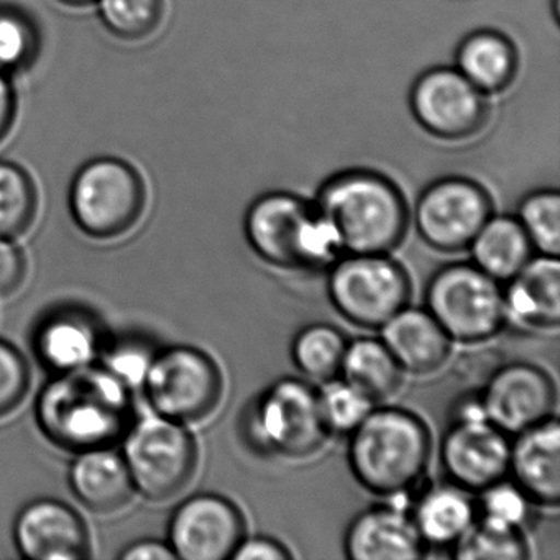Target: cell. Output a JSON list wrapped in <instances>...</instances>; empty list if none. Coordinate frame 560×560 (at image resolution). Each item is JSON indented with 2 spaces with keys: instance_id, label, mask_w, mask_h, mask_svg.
Returning <instances> with one entry per match:
<instances>
[{
  "instance_id": "cell-17",
  "label": "cell",
  "mask_w": 560,
  "mask_h": 560,
  "mask_svg": "<svg viewBox=\"0 0 560 560\" xmlns=\"http://www.w3.org/2000/svg\"><path fill=\"white\" fill-rule=\"evenodd\" d=\"M508 478L534 506H559L560 425L556 416L514 435Z\"/></svg>"
},
{
  "instance_id": "cell-10",
  "label": "cell",
  "mask_w": 560,
  "mask_h": 560,
  "mask_svg": "<svg viewBox=\"0 0 560 560\" xmlns=\"http://www.w3.org/2000/svg\"><path fill=\"white\" fill-rule=\"evenodd\" d=\"M493 215V199L474 179L448 176L431 183L416 201V232L432 250L454 255L467 252Z\"/></svg>"
},
{
  "instance_id": "cell-19",
  "label": "cell",
  "mask_w": 560,
  "mask_h": 560,
  "mask_svg": "<svg viewBox=\"0 0 560 560\" xmlns=\"http://www.w3.org/2000/svg\"><path fill=\"white\" fill-rule=\"evenodd\" d=\"M343 552L352 560H418L428 556L408 513L396 506H375L350 521Z\"/></svg>"
},
{
  "instance_id": "cell-33",
  "label": "cell",
  "mask_w": 560,
  "mask_h": 560,
  "mask_svg": "<svg viewBox=\"0 0 560 560\" xmlns=\"http://www.w3.org/2000/svg\"><path fill=\"white\" fill-rule=\"evenodd\" d=\"M40 50L37 25L25 12L0 8V71L18 73L34 63Z\"/></svg>"
},
{
  "instance_id": "cell-12",
  "label": "cell",
  "mask_w": 560,
  "mask_h": 560,
  "mask_svg": "<svg viewBox=\"0 0 560 560\" xmlns=\"http://www.w3.org/2000/svg\"><path fill=\"white\" fill-rule=\"evenodd\" d=\"M237 504L218 493H196L170 517L168 544L176 559L228 560L245 537Z\"/></svg>"
},
{
  "instance_id": "cell-4",
  "label": "cell",
  "mask_w": 560,
  "mask_h": 560,
  "mask_svg": "<svg viewBox=\"0 0 560 560\" xmlns=\"http://www.w3.org/2000/svg\"><path fill=\"white\" fill-rule=\"evenodd\" d=\"M242 442L261 457L304 460L326 444L316 389L301 378H284L261 389L238 418Z\"/></svg>"
},
{
  "instance_id": "cell-14",
  "label": "cell",
  "mask_w": 560,
  "mask_h": 560,
  "mask_svg": "<svg viewBox=\"0 0 560 560\" xmlns=\"http://www.w3.org/2000/svg\"><path fill=\"white\" fill-rule=\"evenodd\" d=\"M510 435L488 419L452 421L441 441V464L451 483L471 494L506 480Z\"/></svg>"
},
{
  "instance_id": "cell-28",
  "label": "cell",
  "mask_w": 560,
  "mask_h": 560,
  "mask_svg": "<svg viewBox=\"0 0 560 560\" xmlns=\"http://www.w3.org/2000/svg\"><path fill=\"white\" fill-rule=\"evenodd\" d=\"M38 192L22 166L0 162V237L24 235L37 218Z\"/></svg>"
},
{
  "instance_id": "cell-15",
  "label": "cell",
  "mask_w": 560,
  "mask_h": 560,
  "mask_svg": "<svg viewBox=\"0 0 560 560\" xmlns=\"http://www.w3.org/2000/svg\"><path fill=\"white\" fill-rule=\"evenodd\" d=\"M313 212V206L293 192H267L245 212V241L265 264L301 270V238Z\"/></svg>"
},
{
  "instance_id": "cell-6",
  "label": "cell",
  "mask_w": 560,
  "mask_h": 560,
  "mask_svg": "<svg viewBox=\"0 0 560 560\" xmlns=\"http://www.w3.org/2000/svg\"><path fill=\"white\" fill-rule=\"evenodd\" d=\"M425 310L452 342L481 343L506 320L503 284L468 261L439 268L425 287Z\"/></svg>"
},
{
  "instance_id": "cell-2",
  "label": "cell",
  "mask_w": 560,
  "mask_h": 560,
  "mask_svg": "<svg viewBox=\"0 0 560 560\" xmlns=\"http://www.w3.org/2000/svg\"><path fill=\"white\" fill-rule=\"evenodd\" d=\"M314 209L332 225L346 255H389L408 231L405 195L373 170H346L327 179Z\"/></svg>"
},
{
  "instance_id": "cell-31",
  "label": "cell",
  "mask_w": 560,
  "mask_h": 560,
  "mask_svg": "<svg viewBox=\"0 0 560 560\" xmlns=\"http://www.w3.org/2000/svg\"><path fill=\"white\" fill-rule=\"evenodd\" d=\"M516 219L536 254L559 258L560 196L556 189H539L527 195L520 202Z\"/></svg>"
},
{
  "instance_id": "cell-24",
  "label": "cell",
  "mask_w": 560,
  "mask_h": 560,
  "mask_svg": "<svg viewBox=\"0 0 560 560\" xmlns=\"http://www.w3.org/2000/svg\"><path fill=\"white\" fill-rule=\"evenodd\" d=\"M457 70L487 94L510 90L520 73V55L506 35L494 31H477L458 45Z\"/></svg>"
},
{
  "instance_id": "cell-37",
  "label": "cell",
  "mask_w": 560,
  "mask_h": 560,
  "mask_svg": "<svg viewBox=\"0 0 560 560\" xmlns=\"http://www.w3.org/2000/svg\"><path fill=\"white\" fill-rule=\"evenodd\" d=\"M27 278V258L12 238L0 237V298L18 293Z\"/></svg>"
},
{
  "instance_id": "cell-3",
  "label": "cell",
  "mask_w": 560,
  "mask_h": 560,
  "mask_svg": "<svg viewBox=\"0 0 560 560\" xmlns=\"http://www.w3.org/2000/svg\"><path fill=\"white\" fill-rule=\"evenodd\" d=\"M429 458L431 432L408 409L376 405L349 435L350 474L376 497H406L424 477Z\"/></svg>"
},
{
  "instance_id": "cell-41",
  "label": "cell",
  "mask_w": 560,
  "mask_h": 560,
  "mask_svg": "<svg viewBox=\"0 0 560 560\" xmlns=\"http://www.w3.org/2000/svg\"><path fill=\"white\" fill-rule=\"evenodd\" d=\"M60 2L70 8H84V5L94 4L97 0H60Z\"/></svg>"
},
{
  "instance_id": "cell-20",
  "label": "cell",
  "mask_w": 560,
  "mask_h": 560,
  "mask_svg": "<svg viewBox=\"0 0 560 560\" xmlns=\"http://www.w3.org/2000/svg\"><path fill=\"white\" fill-rule=\"evenodd\" d=\"M380 330V339L409 375H431L451 357L452 340L428 310L408 304Z\"/></svg>"
},
{
  "instance_id": "cell-23",
  "label": "cell",
  "mask_w": 560,
  "mask_h": 560,
  "mask_svg": "<svg viewBox=\"0 0 560 560\" xmlns=\"http://www.w3.org/2000/svg\"><path fill=\"white\" fill-rule=\"evenodd\" d=\"M471 493L457 485H434L419 494L411 517L425 549H452L477 520Z\"/></svg>"
},
{
  "instance_id": "cell-40",
  "label": "cell",
  "mask_w": 560,
  "mask_h": 560,
  "mask_svg": "<svg viewBox=\"0 0 560 560\" xmlns=\"http://www.w3.org/2000/svg\"><path fill=\"white\" fill-rule=\"evenodd\" d=\"M18 114V96L9 74L0 71V142L9 136Z\"/></svg>"
},
{
  "instance_id": "cell-26",
  "label": "cell",
  "mask_w": 560,
  "mask_h": 560,
  "mask_svg": "<svg viewBox=\"0 0 560 560\" xmlns=\"http://www.w3.org/2000/svg\"><path fill=\"white\" fill-rule=\"evenodd\" d=\"M402 375L405 372L382 339L359 337L347 342L340 376L375 405L388 401L398 393Z\"/></svg>"
},
{
  "instance_id": "cell-30",
  "label": "cell",
  "mask_w": 560,
  "mask_h": 560,
  "mask_svg": "<svg viewBox=\"0 0 560 560\" xmlns=\"http://www.w3.org/2000/svg\"><path fill=\"white\" fill-rule=\"evenodd\" d=\"M458 560H524L529 557L523 530L508 529L477 517L452 547Z\"/></svg>"
},
{
  "instance_id": "cell-39",
  "label": "cell",
  "mask_w": 560,
  "mask_h": 560,
  "mask_svg": "<svg viewBox=\"0 0 560 560\" xmlns=\"http://www.w3.org/2000/svg\"><path fill=\"white\" fill-rule=\"evenodd\" d=\"M124 560H172L176 559L175 552L168 542L156 539H142L130 544L120 552Z\"/></svg>"
},
{
  "instance_id": "cell-1",
  "label": "cell",
  "mask_w": 560,
  "mask_h": 560,
  "mask_svg": "<svg viewBox=\"0 0 560 560\" xmlns=\"http://www.w3.org/2000/svg\"><path fill=\"white\" fill-rule=\"evenodd\" d=\"M38 428L61 451L113 447L133 422L130 388L104 366L57 373L35 405Z\"/></svg>"
},
{
  "instance_id": "cell-35",
  "label": "cell",
  "mask_w": 560,
  "mask_h": 560,
  "mask_svg": "<svg viewBox=\"0 0 560 560\" xmlns=\"http://www.w3.org/2000/svg\"><path fill=\"white\" fill-rule=\"evenodd\" d=\"M149 343L139 339H119L113 346L104 347L101 366L126 383L129 388L142 386L147 370L156 352Z\"/></svg>"
},
{
  "instance_id": "cell-22",
  "label": "cell",
  "mask_w": 560,
  "mask_h": 560,
  "mask_svg": "<svg viewBox=\"0 0 560 560\" xmlns=\"http://www.w3.org/2000/svg\"><path fill=\"white\" fill-rule=\"evenodd\" d=\"M70 487L81 504L94 513H116L132 500L129 468L113 447L77 454L70 468Z\"/></svg>"
},
{
  "instance_id": "cell-13",
  "label": "cell",
  "mask_w": 560,
  "mask_h": 560,
  "mask_svg": "<svg viewBox=\"0 0 560 560\" xmlns=\"http://www.w3.org/2000/svg\"><path fill=\"white\" fill-rule=\"evenodd\" d=\"M478 395L488 421L513 438L552 418L557 399L549 373L527 362L498 366Z\"/></svg>"
},
{
  "instance_id": "cell-18",
  "label": "cell",
  "mask_w": 560,
  "mask_h": 560,
  "mask_svg": "<svg viewBox=\"0 0 560 560\" xmlns=\"http://www.w3.org/2000/svg\"><path fill=\"white\" fill-rule=\"evenodd\" d=\"M106 340L86 311L65 307L45 316L35 330L38 360L55 373L73 372L100 362Z\"/></svg>"
},
{
  "instance_id": "cell-8",
  "label": "cell",
  "mask_w": 560,
  "mask_h": 560,
  "mask_svg": "<svg viewBox=\"0 0 560 560\" xmlns=\"http://www.w3.org/2000/svg\"><path fill=\"white\" fill-rule=\"evenodd\" d=\"M327 296L355 327L380 330L411 300L408 271L389 255H342L330 267Z\"/></svg>"
},
{
  "instance_id": "cell-36",
  "label": "cell",
  "mask_w": 560,
  "mask_h": 560,
  "mask_svg": "<svg viewBox=\"0 0 560 560\" xmlns=\"http://www.w3.org/2000/svg\"><path fill=\"white\" fill-rule=\"evenodd\" d=\"M31 365L24 353L0 339V419L12 415L31 392Z\"/></svg>"
},
{
  "instance_id": "cell-29",
  "label": "cell",
  "mask_w": 560,
  "mask_h": 560,
  "mask_svg": "<svg viewBox=\"0 0 560 560\" xmlns=\"http://www.w3.org/2000/svg\"><path fill=\"white\" fill-rule=\"evenodd\" d=\"M316 395L320 418L329 435L349 438L376 406L369 396L340 375L323 382Z\"/></svg>"
},
{
  "instance_id": "cell-25",
  "label": "cell",
  "mask_w": 560,
  "mask_h": 560,
  "mask_svg": "<svg viewBox=\"0 0 560 560\" xmlns=\"http://www.w3.org/2000/svg\"><path fill=\"white\" fill-rule=\"evenodd\" d=\"M468 252L471 264L501 284L520 275L536 255L520 221L510 215H491Z\"/></svg>"
},
{
  "instance_id": "cell-21",
  "label": "cell",
  "mask_w": 560,
  "mask_h": 560,
  "mask_svg": "<svg viewBox=\"0 0 560 560\" xmlns=\"http://www.w3.org/2000/svg\"><path fill=\"white\" fill-rule=\"evenodd\" d=\"M506 320L533 330L557 329L560 323L559 258L537 255L504 283Z\"/></svg>"
},
{
  "instance_id": "cell-32",
  "label": "cell",
  "mask_w": 560,
  "mask_h": 560,
  "mask_svg": "<svg viewBox=\"0 0 560 560\" xmlns=\"http://www.w3.org/2000/svg\"><path fill=\"white\" fill-rule=\"evenodd\" d=\"M104 27L126 42L152 37L163 22L165 0H97Z\"/></svg>"
},
{
  "instance_id": "cell-34",
  "label": "cell",
  "mask_w": 560,
  "mask_h": 560,
  "mask_svg": "<svg viewBox=\"0 0 560 560\" xmlns=\"http://www.w3.org/2000/svg\"><path fill=\"white\" fill-rule=\"evenodd\" d=\"M534 504L510 480L500 481L480 493V520L508 529L523 530Z\"/></svg>"
},
{
  "instance_id": "cell-11",
  "label": "cell",
  "mask_w": 560,
  "mask_h": 560,
  "mask_svg": "<svg viewBox=\"0 0 560 560\" xmlns=\"http://www.w3.org/2000/svg\"><path fill=\"white\" fill-rule=\"evenodd\" d=\"M409 104L419 126L445 142L474 139L490 120L487 94L457 68H432L422 73L412 86Z\"/></svg>"
},
{
  "instance_id": "cell-16",
  "label": "cell",
  "mask_w": 560,
  "mask_h": 560,
  "mask_svg": "<svg viewBox=\"0 0 560 560\" xmlns=\"http://www.w3.org/2000/svg\"><path fill=\"white\" fill-rule=\"evenodd\" d=\"M19 553L31 560H81L91 556L90 530L74 508L54 498H38L15 517Z\"/></svg>"
},
{
  "instance_id": "cell-27",
  "label": "cell",
  "mask_w": 560,
  "mask_h": 560,
  "mask_svg": "<svg viewBox=\"0 0 560 560\" xmlns=\"http://www.w3.org/2000/svg\"><path fill=\"white\" fill-rule=\"evenodd\" d=\"M347 342L337 327L327 323L303 327L291 343V359L301 375L316 382H327L340 375Z\"/></svg>"
},
{
  "instance_id": "cell-38",
  "label": "cell",
  "mask_w": 560,
  "mask_h": 560,
  "mask_svg": "<svg viewBox=\"0 0 560 560\" xmlns=\"http://www.w3.org/2000/svg\"><path fill=\"white\" fill-rule=\"evenodd\" d=\"M232 560H290L291 553L287 546L278 542L273 537L255 536L241 540Z\"/></svg>"
},
{
  "instance_id": "cell-7",
  "label": "cell",
  "mask_w": 560,
  "mask_h": 560,
  "mask_svg": "<svg viewBox=\"0 0 560 560\" xmlns=\"http://www.w3.org/2000/svg\"><path fill=\"white\" fill-rule=\"evenodd\" d=\"M124 460L147 500L166 501L186 490L198 468V444L182 422L150 415L124 435Z\"/></svg>"
},
{
  "instance_id": "cell-5",
  "label": "cell",
  "mask_w": 560,
  "mask_h": 560,
  "mask_svg": "<svg viewBox=\"0 0 560 560\" xmlns=\"http://www.w3.org/2000/svg\"><path fill=\"white\" fill-rule=\"evenodd\" d=\"M145 206V182L124 160H91L71 183L74 224L94 241H116L129 234L142 219Z\"/></svg>"
},
{
  "instance_id": "cell-9",
  "label": "cell",
  "mask_w": 560,
  "mask_h": 560,
  "mask_svg": "<svg viewBox=\"0 0 560 560\" xmlns=\"http://www.w3.org/2000/svg\"><path fill=\"white\" fill-rule=\"evenodd\" d=\"M142 388L156 415L189 424L205 421L218 409L224 380L209 353L176 346L155 353Z\"/></svg>"
}]
</instances>
